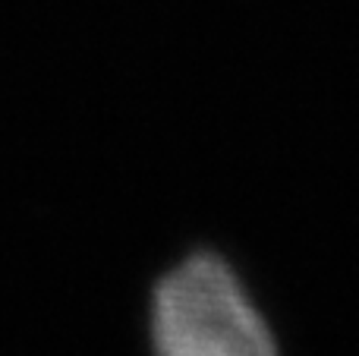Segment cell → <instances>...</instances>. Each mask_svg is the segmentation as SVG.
<instances>
[{
    "label": "cell",
    "mask_w": 359,
    "mask_h": 356,
    "mask_svg": "<svg viewBox=\"0 0 359 356\" xmlns=\"http://www.w3.org/2000/svg\"><path fill=\"white\" fill-rule=\"evenodd\" d=\"M155 356H280L240 275L215 252H192L151 290Z\"/></svg>",
    "instance_id": "cell-1"
}]
</instances>
